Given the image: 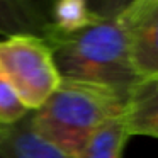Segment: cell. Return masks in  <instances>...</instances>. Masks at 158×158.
<instances>
[{
    "label": "cell",
    "mask_w": 158,
    "mask_h": 158,
    "mask_svg": "<svg viewBox=\"0 0 158 158\" xmlns=\"http://www.w3.org/2000/svg\"><path fill=\"white\" fill-rule=\"evenodd\" d=\"M131 90L61 78L39 109L29 112L36 134L75 158L89 138L107 121L123 116Z\"/></svg>",
    "instance_id": "6da1fadb"
},
{
    "label": "cell",
    "mask_w": 158,
    "mask_h": 158,
    "mask_svg": "<svg viewBox=\"0 0 158 158\" xmlns=\"http://www.w3.org/2000/svg\"><path fill=\"white\" fill-rule=\"evenodd\" d=\"M127 138L123 116H117L102 124L75 158H123V148Z\"/></svg>",
    "instance_id": "9c48e42d"
},
{
    "label": "cell",
    "mask_w": 158,
    "mask_h": 158,
    "mask_svg": "<svg viewBox=\"0 0 158 158\" xmlns=\"http://www.w3.org/2000/svg\"><path fill=\"white\" fill-rule=\"evenodd\" d=\"M49 34L48 4L36 0H0V39L34 36L46 41Z\"/></svg>",
    "instance_id": "5b68a950"
},
{
    "label": "cell",
    "mask_w": 158,
    "mask_h": 158,
    "mask_svg": "<svg viewBox=\"0 0 158 158\" xmlns=\"http://www.w3.org/2000/svg\"><path fill=\"white\" fill-rule=\"evenodd\" d=\"M127 136L158 138V80H141L129 94L123 114Z\"/></svg>",
    "instance_id": "8992f818"
},
{
    "label": "cell",
    "mask_w": 158,
    "mask_h": 158,
    "mask_svg": "<svg viewBox=\"0 0 158 158\" xmlns=\"http://www.w3.org/2000/svg\"><path fill=\"white\" fill-rule=\"evenodd\" d=\"M116 14L100 10L94 7L87 0H58L49 4V21H51V34L46 43L56 36H70L80 32L90 26L99 24L100 21Z\"/></svg>",
    "instance_id": "ba28073f"
},
{
    "label": "cell",
    "mask_w": 158,
    "mask_h": 158,
    "mask_svg": "<svg viewBox=\"0 0 158 158\" xmlns=\"http://www.w3.org/2000/svg\"><path fill=\"white\" fill-rule=\"evenodd\" d=\"M156 80H158V78H156Z\"/></svg>",
    "instance_id": "8fae6325"
},
{
    "label": "cell",
    "mask_w": 158,
    "mask_h": 158,
    "mask_svg": "<svg viewBox=\"0 0 158 158\" xmlns=\"http://www.w3.org/2000/svg\"><path fill=\"white\" fill-rule=\"evenodd\" d=\"M121 10L80 32L49 39L48 44L61 78L124 90H133L141 82L129 60L127 31Z\"/></svg>",
    "instance_id": "7a4b0ae2"
},
{
    "label": "cell",
    "mask_w": 158,
    "mask_h": 158,
    "mask_svg": "<svg viewBox=\"0 0 158 158\" xmlns=\"http://www.w3.org/2000/svg\"><path fill=\"white\" fill-rule=\"evenodd\" d=\"M0 73L29 112L39 109L61 82L51 46L34 36L0 39Z\"/></svg>",
    "instance_id": "3957f363"
},
{
    "label": "cell",
    "mask_w": 158,
    "mask_h": 158,
    "mask_svg": "<svg viewBox=\"0 0 158 158\" xmlns=\"http://www.w3.org/2000/svg\"><path fill=\"white\" fill-rule=\"evenodd\" d=\"M121 15L127 31L129 60L139 80L158 78V0H134Z\"/></svg>",
    "instance_id": "277c9868"
},
{
    "label": "cell",
    "mask_w": 158,
    "mask_h": 158,
    "mask_svg": "<svg viewBox=\"0 0 158 158\" xmlns=\"http://www.w3.org/2000/svg\"><path fill=\"white\" fill-rule=\"evenodd\" d=\"M29 114V110L22 106L14 89L0 73V126H14Z\"/></svg>",
    "instance_id": "30bf717a"
},
{
    "label": "cell",
    "mask_w": 158,
    "mask_h": 158,
    "mask_svg": "<svg viewBox=\"0 0 158 158\" xmlns=\"http://www.w3.org/2000/svg\"><path fill=\"white\" fill-rule=\"evenodd\" d=\"M0 158H73L32 131L29 114L9 126L0 141Z\"/></svg>",
    "instance_id": "52a82bcc"
}]
</instances>
